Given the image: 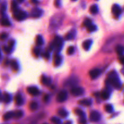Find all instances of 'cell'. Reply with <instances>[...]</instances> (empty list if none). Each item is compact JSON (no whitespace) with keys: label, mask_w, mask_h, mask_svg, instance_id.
I'll list each match as a JSON object with an SVG mask.
<instances>
[{"label":"cell","mask_w":124,"mask_h":124,"mask_svg":"<svg viewBox=\"0 0 124 124\" xmlns=\"http://www.w3.org/2000/svg\"><path fill=\"white\" fill-rule=\"evenodd\" d=\"M107 82L109 83L110 85L112 86L116 90H120L121 88V82L119 78V75L116 71H111L109 72L108 75Z\"/></svg>","instance_id":"1"},{"label":"cell","mask_w":124,"mask_h":124,"mask_svg":"<svg viewBox=\"0 0 124 124\" xmlns=\"http://www.w3.org/2000/svg\"><path fill=\"white\" fill-rule=\"evenodd\" d=\"M27 14L26 12L24 11H20L19 9L14 12V17L15 19H17V21H23L27 18Z\"/></svg>","instance_id":"2"},{"label":"cell","mask_w":124,"mask_h":124,"mask_svg":"<svg viewBox=\"0 0 124 124\" xmlns=\"http://www.w3.org/2000/svg\"><path fill=\"white\" fill-rule=\"evenodd\" d=\"M63 42L62 38H61L59 36H57L54 38V42H53V46L54 48H56L57 50L60 51L61 48H62V46H63Z\"/></svg>","instance_id":"3"},{"label":"cell","mask_w":124,"mask_h":124,"mask_svg":"<svg viewBox=\"0 0 124 124\" xmlns=\"http://www.w3.org/2000/svg\"><path fill=\"white\" fill-rule=\"evenodd\" d=\"M68 93L65 90L61 91L57 94V100L58 102H63L67 99Z\"/></svg>","instance_id":"4"},{"label":"cell","mask_w":124,"mask_h":124,"mask_svg":"<svg viewBox=\"0 0 124 124\" xmlns=\"http://www.w3.org/2000/svg\"><path fill=\"white\" fill-rule=\"evenodd\" d=\"M71 93L74 96H82L84 93V89L81 87H74L71 90Z\"/></svg>","instance_id":"5"},{"label":"cell","mask_w":124,"mask_h":124,"mask_svg":"<svg viewBox=\"0 0 124 124\" xmlns=\"http://www.w3.org/2000/svg\"><path fill=\"white\" fill-rule=\"evenodd\" d=\"M43 14V11L39 8H34L30 12V16L35 18H37L40 17Z\"/></svg>","instance_id":"6"},{"label":"cell","mask_w":124,"mask_h":124,"mask_svg":"<svg viewBox=\"0 0 124 124\" xmlns=\"http://www.w3.org/2000/svg\"><path fill=\"white\" fill-rule=\"evenodd\" d=\"M90 119L92 122L99 121L100 119V114L96 111H93L90 113Z\"/></svg>","instance_id":"7"},{"label":"cell","mask_w":124,"mask_h":124,"mask_svg":"<svg viewBox=\"0 0 124 124\" xmlns=\"http://www.w3.org/2000/svg\"><path fill=\"white\" fill-rule=\"evenodd\" d=\"M112 13L116 17H118L122 13V9L118 4H114L111 9Z\"/></svg>","instance_id":"8"},{"label":"cell","mask_w":124,"mask_h":124,"mask_svg":"<svg viewBox=\"0 0 124 124\" xmlns=\"http://www.w3.org/2000/svg\"><path fill=\"white\" fill-rule=\"evenodd\" d=\"M100 74H101L100 70L99 69H97V68L91 69L90 71V72H89L90 77L92 79H97L100 75Z\"/></svg>","instance_id":"9"},{"label":"cell","mask_w":124,"mask_h":124,"mask_svg":"<svg viewBox=\"0 0 124 124\" xmlns=\"http://www.w3.org/2000/svg\"><path fill=\"white\" fill-rule=\"evenodd\" d=\"M27 91L29 94L33 96H38L40 94V91H39L38 89L35 86L29 87L27 89Z\"/></svg>","instance_id":"10"},{"label":"cell","mask_w":124,"mask_h":124,"mask_svg":"<svg viewBox=\"0 0 124 124\" xmlns=\"http://www.w3.org/2000/svg\"><path fill=\"white\" fill-rule=\"evenodd\" d=\"M79 103L80 105H85V106H90V105H92L93 101L90 99H83L79 100Z\"/></svg>","instance_id":"11"},{"label":"cell","mask_w":124,"mask_h":124,"mask_svg":"<svg viewBox=\"0 0 124 124\" xmlns=\"http://www.w3.org/2000/svg\"><path fill=\"white\" fill-rule=\"evenodd\" d=\"M15 102L18 106H21L23 104V100L20 94H17L15 97Z\"/></svg>","instance_id":"12"},{"label":"cell","mask_w":124,"mask_h":124,"mask_svg":"<svg viewBox=\"0 0 124 124\" xmlns=\"http://www.w3.org/2000/svg\"><path fill=\"white\" fill-rule=\"evenodd\" d=\"M92 44V40H86L84 41L83 43H82L83 48L85 51H88L90 49L91 45Z\"/></svg>","instance_id":"13"},{"label":"cell","mask_w":124,"mask_h":124,"mask_svg":"<svg viewBox=\"0 0 124 124\" xmlns=\"http://www.w3.org/2000/svg\"><path fill=\"white\" fill-rule=\"evenodd\" d=\"M41 83L45 86H49L52 83V80L50 77H42L41 79Z\"/></svg>","instance_id":"14"},{"label":"cell","mask_w":124,"mask_h":124,"mask_svg":"<svg viewBox=\"0 0 124 124\" xmlns=\"http://www.w3.org/2000/svg\"><path fill=\"white\" fill-rule=\"evenodd\" d=\"M0 24H1L3 26H5V27H9L11 26V22L9 21V20L7 18H1L0 19Z\"/></svg>","instance_id":"15"},{"label":"cell","mask_w":124,"mask_h":124,"mask_svg":"<svg viewBox=\"0 0 124 124\" xmlns=\"http://www.w3.org/2000/svg\"><path fill=\"white\" fill-rule=\"evenodd\" d=\"M116 51L119 55H123L124 53V46L122 45H117L116 48Z\"/></svg>","instance_id":"16"},{"label":"cell","mask_w":124,"mask_h":124,"mask_svg":"<svg viewBox=\"0 0 124 124\" xmlns=\"http://www.w3.org/2000/svg\"><path fill=\"white\" fill-rule=\"evenodd\" d=\"M35 42L37 45H38V46H41V45H43V37H42L40 35H38L36 37Z\"/></svg>","instance_id":"17"},{"label":"cell","mask_w":124,"mask_h":124,"mask_svg":"<svg viewBox=\"0 0 124 124\" xmlns=\"http://www.w3.org/2000/svg\"><path fill=\"white\" fill-rule=\"evenodd\" d=\"M75 31L74 30H72L66 35L65 36V39L66 40H71L72 39H73L75 37Z\"/></svg>","instance_id":"18"},{"label":"cell","mask_w":124,"mask_h":124,"mask_svg":"<svg viewBox=\"0 0 124 124\" xmlns=\"http://www.w3.org/2000/svg\"><path fill=\"white\" fill-rule=\"evenodd\" d=\"M58 115L62 117H63V118L67 117V116H68L67 111H66L65 109H64V108H60V109H58Z\"/></svg>","instance_id":"19"},{"label":"cell","mask_w":124,"mask_h":124,"mask_svg":"<svg viewBox=\"0 0 124 124\" xmlns=\"http://www.w3.org/2000/svg\"><path fill=\"white\" fill-rule=\"evenodd\" d=\"M7 9V4L6 2H3V3L0 4V14L3 15L6 11Z\"/></svg>","instance_id":"20"},{"label":"cell","mask_w":124,"mask_h":124,"mask_svg":"<svg viewBox=\"0 0 124 124\" xmlns=\"http://www.w3.org/2000/svg\"><path fill=\"white\" fill-rule=\"evenodd\" d=\"M101 98L103 100H108L109 98V93L106 90L102 91L101 94H100Z\"/></svg>","instance_id":"21"},{"label":"cell","mask_w":124,"mask_h":124,"mask_svg":"<svg viewBox=\"0 0 124 124\" xmlns=\"http://www.w3.org/2000/svg\"><path fill=\"white\" fill-rule=\"evenodd\" d=\"M23 115V113L22 111L17 110L14 113V117H13L16 119H18L22 117Z\"/></svg>","instance_id":"22"},{"label":"cell","mask_w":124,"mask_h":124,"mask_svg":"<svg viewBox=\"0 0 124 124\" xmlns=\"http://www.w3.org/2000/svg\"><path fill=\"white\" fill-rule=\"evenodd\" d=\"M54 65L55 66H58L61 64V58L60 55H55V58H54Z\"/></svg>","instance_id":"23"},{"label":"cell","mask_w":124,"mask_h":124,"mask_svg":"<svg viewBox=\"0 0 124 124\" xmlns=\"http://www.w3.org/2000/svg\"><path fill=\"white\" fill-rule=\"evenodd\" d=\"M14 117V112H11V111H9V112L6 113L3 116V119L4 120H8L10 119H11L12 117Z\"/></svg>","instance_id":"24"},{"label":"cell","mask_w":124,"mask_h":124,"mask_svg":"<svg viewBox=\"0 0 124 124\" xmlns=\"http://www.w3.org/2000/svg\"><path fill=\"white\" fill-rule=\"evenodd\" d=\"M90 11L91 14H97L98 11H99V9H98V6L96 4H94L93 6H91L90 7Z\"/></svg>","instance_id":"25"},{"label":"cell","mask_w":124,"mask_h":124,"mask_svg":"<svg viewBox=\"0 0 124 124\" xmlns=\"http://www.w3.org/2000/svg\"><path fill=\"white\" fill-rule=\"evenodd\" d=\"M11 66H12V69H14V71H18V65L16 60H12L11 62Z\"/></svg>","instance_id":"26"},{"label":"cell","mask_w":124,"mask_h":124,"mask_svg":"<svg viewBox=\"0 0 124 124\" xmlns=\"http://www.w3.org/2000/svg\"><path fill=\"white\" fill-rule=\"evenodd\" d=\"M75 113L77 115H78L80 117H85V113L80 108H76V109H75L74 110Z\"/></svg>","instance_id":"27"},{"label":"cell","mask_w":124,"mask_h":124,"mask_svg":"<svg viewBox=\"0 0 124 124\" xmlns=\"http://www.w3.org/2000/svg\"><path fill=\"white\" fill-rule=\"evenodd\" d=\"M11 97L10 96V94H9L8 93H5L4 94V96H3V100L5 103H9L11 102Z\"/></svg>","instance_id":"28"},{"label":"cell","mask_w":124,"mask_h":124,"mask_svg":"<svg viewBox=\"0 0 124 124\" xmlns=\"http://www.w3.org/2000/svg\"><path fill=\"white\" fill-rule=\"evenodd\" d=\"M77 83V79L76 78H71L69 80H68V82H66V83L68 85H74L75 84H76Z\"/></svg>","instance_id":"29"},{"label":"cell","mask_w":124,"mask_h":124,"mask_svg":"<svg viewBox=\"0 0 124 124\" xmlns=\"http://www.w3.org/2000/svg\"><path fill=\"white\" fill-rule=\"evenodd\" d=\"M11 9H12V11L13 12H15V11H17L18 9V4L15 1H12V3H11Z\"/></svg>","instance_id":"30"},{"label":"cell","mask_w":124,"mask_h":124,"mask_svg":"<svg viewBox=\"0 0 124 124\" xmlns=\"http://www.w3.org/2000/svg\"><path fill=\"white\" fill-rule=\"evenodd\" d=\"M29 108L31 111H35L38 108V104L37 102H32L29 105Z\"/></svg>","instance_id":"31"},{"label":"cell","mask_w":124,"mask_h":124,"mask_svg":"<svg viewBox=\"0 0 124 124\" xmlns=\"http://www.w3.org/2000/svg\"><path fill=\"white\" fill-rule=\"evenodd\" d=\"M105 109L107 113H111L113 111V107L111 104H106L105 105Z\"/></svg>","instance_id":"32"},{"label":"cell","mask_w":124,"mask_h":124,"mask_svg":"<svg viewBox=\"0 0 124 124\" xmlns=\"http://www.w3.org/2000/svg\"><path fill=\"white\" fill-rule=\"evenodd\" d=\"M91 24H92V21H91V20L90 18H86V19H85L84 20L83 23V26L86 27H89Z\"/></svg>","instance_id":"33"},{"label":"cell","mask_w":124,"mask_h":124,"mask_svg":"<svg viewBox=\"0 0 124 124\" xmlns=\"http://www.w3.org/2000/svg\"><path fill=\"white\" fill-rule=\"evenodd\" d=\"M51 122L54 124H62V122L60 119L57 118L56 117H53L51 119Z\"/></svg>","instance_id":"34"},{"label":"cell","mask_w":124,"mask_h":124,"mask_svg":"<svg viewBox=\"0 0 124 124\" xmlns=\"http://www.w3.org/2000/svg\"><path fill=\"white\" fill-rule=\"evenodd\" d=\"M96 29H97V27L95 25H93V24H91L89 27H87V30L89 32H93L95 31Z\"/></svg>","instance_id":"35"},{"label":"cell","mask_w":124,"mask_h":124,"mask_svg":"<svg viewBox=\"0 0 124 124\" xmlns=\"http://www.w3.org/2000/svg\"><path fill=\"white\" fill-rule=\"evenodd\" d=\"M75 51V49L74 47V46H69L68 48V49H67V54L69 55H72V54H73L74 53Z\"/></svg>","instance_id":"36"},{"label":"cell","mask_w":124,"mask_h":124,"mask_svg":"<svg viewBox=\"0 0 124 124\" xmlns=\"http://www.w3.org/2000/svg\"><path fill=\"white\" fill-rule=\"evenodd\" d=\"M40 51L39 48H34V55H35L36 57H38L39 55H40Z\"/></svg>","instance_id":"37"},{"label":"cell","mask_w":124,"mask_h":124,"mask_svg":"<svg viewBox=\"0 0 124 124\" xmlns=\"http://www.w3.org/2000/svg\"><path fill=\"white\" fill-rule=\"evenodd\" d=\"M8 34L6 33H2L0 34V40H4L8 38Z\"/></svg>","instance_id":"38"},{"label":"cell","mask_w":124,"mask_h":124,"mask_svg":"<svg viewBox=\"0 0 124 124\" xmlns=\"http://www.w3.org/2000/svg\"><path fill=\"white\" fill-rule=\"evenodd\" d=\"M3 50L6 54H9L12 51V49L9 46H4L3 47Z\"/></svg>","instance_id":"39"},{"label":"cell","mask_w":124,"mask_h":124,"mask_svg":"<svg viewBox=\"0 0 124 124\" xmlns=\"http://www.w3.org/2000/svg\"><path fill=\"white\" fill-rule=\"evenodd\" d=\"M54 5L55 7L59 8L61 5V0H55L54 1Z\"/></svg>","instance_id":"40"},{"label":"cell","mask_w":124,"mask_h":124,"mask_svg":"<svg viewBox=\"0 0 124 124\" xmlns=\"http://www.w3.org/2000/svg\"><path fill=\"white\" fill-rule=\"evenodd\" d=\"M79 123L80 124H86V120L85 119V117H80L79 120Z\"/></svg>","instance_id":"41"},{"label":"cell","mask_w":124,"mask_h":124,"mask_svg":"<svg viewBox=\"0 0 124 124\" xmlns=\"http://www.w3.org/2000/svg\"><path fill=\"white\" fill-rule=\"evenodd\" d=\"M14 44H15V41L14 40H10L9 41V45H8V46L11 48V49H12V48L14 47Z\"/></svg>","instance_id":"42"},{"label":"cell","mask_w":124,"mask_h":124,"mask_svg":"<svg viewBox=\"0 0 124 124\" xmlns=\"http://www.w3.org/2000/svg\"><path fill=\"white\" fill-rule=\"evenodd\" d=\"M49 99V96L48 95V94H46L43 97V100L45 102H48V100Z\"/></svg>","instance_id":"43"},{"label":"cell","mask_w":124,"mask_h":124,"mask_svg":"<svg viewBox=\"0 0 124 124\" xmlns=\"http://www.w3.org/2000/svg\"><path fill=\"white\" fill-rule=\"evenodd\" d=\"M43 56L45 58H46V59H49V57H50L49 53H48V52H46V53L44 54Z\"/></svg>","instance_id":"44"},{"label":"cell","mask_w":124,"mask_h":124,"mask_svg":"<svg viewBox=\"0 0 124 124\" xmlns=\"http://www.w3.org/2000/svg\"><path fill=\"white\" fill-rule=\"evenodd\" d=\"M120 63L122 64H124V56H123L122 57L120 58Z\"/></svg>","instance_id":"45"},{"label":"cell","mask_w":124,"mask_h":124,"mask_svg":"<svg viewBox=\"0 0 124 124\" xmlns=\"http://www.w3.org/2000/svg\"><path fill=\"white\" fill-rule=\"evenodd\" d=\"M30 2L32 4H37L38 3V0H30Z\"/></svg>","instance_id":"46"},{"label":"cell","mask_w":124,"mask_h":124,"mask_svg":"<svg viewBox=\"0 0 124 124\" xmlns=\"http://www.w3.org/2000/svg\"><path fill=\"white\" fill-rule=\"evenodd\" d=\"M64 124H72V122L71 121H66L64 123Z\"/></svg>","instance_id":"47"},{"label":"cell","mask_w":124,"mask_h":124,"mask_svg":"<svg viewBox=\"0 0 124 124\" xmlns=\"http://www.w3.org/2000/svg\"><path fill=\"white\" fill-rule=\"evenodd\" d=\"M121 72H122V74L124 75V67L121 69Z\"/></svg>","instance_id":"48"},{"label":"cell","mask_w":124,"mask_h":124,"mask_svg":"<svg viewBox=\"0 0 124 124\" xmlns=\"http://www.w3.org/2000/svg\"><path fill=\"white\" fill-rule=\"evenodd\" d=\"M9 61L8 60H6V61H5V64H7V65H8V64H9Z\"/></svg>","instance_id":"49"},{"label":"cell","mask_w":124,"mask_h":124,"mask_svg":"<svg viewBox=\"0 0 124 124\" xmlns=\"http://www.w3.org/2000/svg\"><path fill=\"white\" fill-rule=\"evenodd\" d=\"M17 1H18V3H22V2H23L24 1V0H17Z\"/></svg>","instance_id":"50"},{"label":"cell","mask_w":124,"mask_h":124,"mask_svg":"<svg viewBox=\"0 0 124 124\" xmlns=\"http://www.w3.org/2000/svg\"><path fill=\"white\" fill-rule=\"evenodd\" d=\"M72 1H77V0H72Z\"/></svg>","instance_id":"51"},{"label":"cell","mask_w":124,"mask_h":124,"mask_svg":"<svg viewBox=\"0 0 124 124\" xmlns=\"http://www.w3.org/2000/svg\"><path fill=\"white\" fill-rule=\"evenodd\" d=\"M46 124V123H45V124Z\"/></svg>","instance_id":"52"},{"label":"cell","mask_w":124,"mask_h":124,"mask_svg":"<svg viewBox=\"0 0 124 124\" xmlns=\"http://www.w3.org/2000/svg\"><path fill=\"white\" fill-rule=\"evenodd\" d=\"M0 57H1V53H0Z\"/></svg>","instance_id":"53"},{"label":"cell","mask_w":124,"mask_h":124,"mask_svg":"<svg viewBox=\"0 0 124 124\" xmlns=\"http://www.w3.org/2000/svg\"></svg>","instance_id":"54"}]
</instances>
